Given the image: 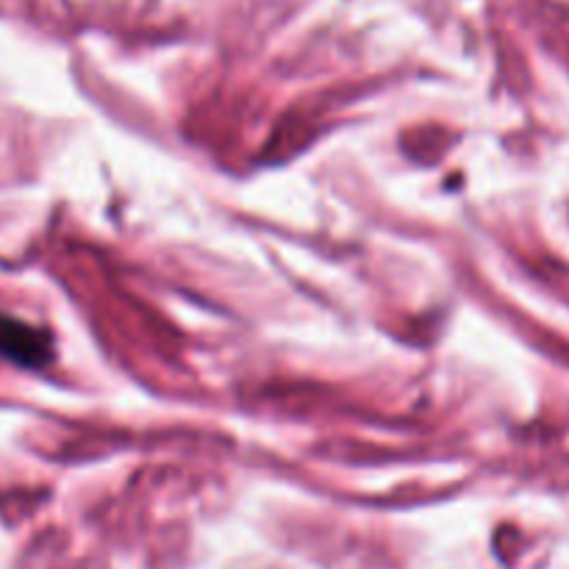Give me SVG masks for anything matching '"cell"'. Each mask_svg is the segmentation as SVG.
Segmentation results:
<instances>
[{"mask_svg":"<svg viewBox=\"0 0 569 569\" xmlns=\"http://www.w3.org/2000/svg\"><path fill=\"white\" fill-rule=\"evenodd\" d=\"M0 356L20 367H42L53 356L50 337L28 322L0 317Z\"/></svg>","mask_w":569,"mask_h":569,"instance_id":"obj_1","label":"cell"}]
</instances>
